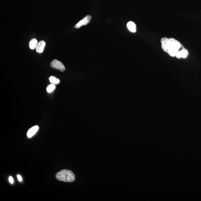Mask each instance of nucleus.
Returning <instances> with one entry per match:
<instances>
[{
    "label": "nucleus",
    "mask_w": 201,
    "mask_h": 201,
    "mask_svg": "<svg viewBox=\"0 0 201 201\" xmlns=\"http://www.w3.org/2000/svg\"><path fill=\"white\" fill-rule=\"evenodd\" d=\"M57 180L65 182H72L75 180V176L71 171L68 169L62 170L56 174Z\"/></svg>",
    "instance_id": "1"
},
{
    "label": "nucleus",
    "mask_w": 201,
    "mask_h": 201,
    "mask_svg": "<svg viewBox=\"0 0 201 201\" xmlns=\"http://www.w3.org/2000/svg\"><path fill=\"white\" fill-rule=\"evenodd\" d=\"M50 66L53 68L58 69L61 72L65 71V70L64 65L60 61L57 59L54 60L51 62Z\"/></svg>",
    "instance_id": "2"
},
{
    "label": "nucleus",
    "mask_w": 201,
    "mask_h": 201,
    "mask_svg": "<svg viewBox=\"0 0 201 201\" xmlns=\"http://www.w3.org/2000/svg\"><path fill=\"white\" fill-rule=\"evenodd\" d=\"M91 16L88 15L82 19V20L76 24L74 26V27L77 29H78L81 28V27L83 25H86L88 23L90 22L91 19Z\"/></svg>",
    "instance_id": "3"
},
{
    "label": "nucleus",
    "mask_w": 201,
    "mask_h": 201,
    "mask_svg": "<svg viewBox=\"0 0 201 201\" xmlns=\"http://www.w3.org/2000/svg\"><path fill=\"white\" fill-rule=\"evenodd\" d=\"M39 129V127L38 126H35L32 127L28 130V132L27 133V136L28 138H32L33 136Z\"/></svg>",
    "instance_id": "4"
},
{
    "label": "nucleus",
    "mask_w": 201,
    "mask_h": 201,
    "mask_svg": "<svg viewBox=\"0 0 201 201\" xmlns=\"http://www.w3.org/2000/svg\"><path fill=\"white\" fill-rule=\"evenodd\" d=\"M46 45L45 42L43 40L41 41L38 43L36 48L37 52L39 53H42L44 51V49Z\"/></svg>",
    "instance_id": "5"
},
{
    "label": "nucleus",
    "mask_w": 201,
    "mask_h": 201,
    "mask_svg": "<svg viewBox=\"0 0 201 201\" xmlns=\"http://www.w3.org/2000/svg\"><path fill=\"white\" fill-rule=\"evenodd\" d=\"M127 27L129 30L131 32H136V25L135 23L132 21L129 22L127 24Z\"/></svg>",
    "instance_id": "6"
},
{
    "label": "nucleus",
    "mask_w": 201,
    "mask_h": 201,
    "mask_svg": "<svg viewBox=\"0 0 201 201\" xmlns=\"http://www.w3.org/2000/svg\"><path fill=\"white\" fill-rule=\"evenodd\" d=\"M38 41L36 39H32L30 40L29 43V47L31 49L33 50L36 48L38 45Z\"/></svg>",
    "instance_id": "7"
},
{
    "label": "nucleus",
    "mask_w": 201,
    "mask_h": 201,
    "mask_svg": "<svg viewBox=\"0 0 201 201\" xmlns=\"http://www.w3.org/2000/svg\"><path fill=\"white\" fill-rule=\"evenodd\" d=\"M49 81L51 84H53V85H57V84H59L60 83V80L59 79L56 78L55 77L53 76H51L49 78Z\"/></svg>",
    "instance_id": "8"
},
{
    "label": "nucleus",
    "mask_w": 201,
    "mask_h": 201,
    "mask_svg": "<svg viewBox=\"0 0 201 201\" xmlns=\"http://www.w3.org/2000/svg\"><path fill=\"white\" fill-rule=\"evenodd\" d=\"M180 52L182 58H186L188 57V50L186 49L183 48L182 49L180 50Z\"/></svg>",
    "instance_id": "9"
},
{
    "label": "nucleus",
    "mask_w": 201,
    "mask_h": 201,
    "mask_svg": "<svg viewBox=\"0 0 201 201\" xmlns=\"http://www.w3.org/2000/svg\"><path fill=\"white\" fill-rule=\"evenodd\" d=\"M55 85L51 84L47 86V88H46V90H47V91L48 93H51V92H52L53 91L55 90Z\"/></svg>",
    "instance_id": "10"
},
{
    "label": "nucleus",
    "mask_w": 201,
    "mask_h": 201,
    "mask_svg": "<svg viewBox=\"0 0 201 201\" xmlns=\"http://www.w3.org/2000/svg\"><path fill=\"white\" fill-rule=\"evenodd\" d=\"M179 50L176 49H171L168 51V53L171 56L174 57L176 56V53Z\"/></svg>",
    "instance_id": "11"
},
{
    "label": "nucleus",
    "mask_w": 201,
    "mask_h": 201,
    "mask_svg": "<svg viewBox=\"0 0 201 201\" xmlns=\"http://www.w3.org/2000/svg\"><path fill=\"white\" fill-rule=\"evenodd\" d=\"M169 40V39H168L167 38L164 37L162 38L161 40L162 44H164V43H167V42Z\"/></svg>",
    "instance_id": "12"
},
{
    "label": "nucleus",
    "mask_w": 201,
    "mask_h": 201,
    "mask_svg": "<svg viewBox=\"0 0 201 201\" xmlns=\"http://www.w3.org/2000/svg\"><path fill=\"white\" fill-rule=\"evenodd\" d=\"M176 56L178 59H180V58H181V55L180 51H178L177 52H176Z\"/></svg>",
    "instance_id": "13"
},
{
    "label": "nucleus",
    "mask_w": 201,
    "mask_h": 201,
    "mask_svg": "<svg viewBox=\"0 0 201 201\" xmlns=\"http://www.w3.org/2000/svg\"><path fill=\"white\" fill-rule=\"evenodd\" d=\"M9 182H10L11 184H13V182H14V181H13V177H12L11 176H9Z\"/></svg>",
    "instance_id": "14"
},
{
    "label": "nucleus",
    "mask_w": 201,
    "mask_h": 201,
    "mask_svg": "<svg viewBox=\"0 0 201 201\" xmlns=\"http://www.w3.org/2000/svg\"><path fill=\"white\" fill-rule=\"evenodd\" d=\"M17 177L18 178L19 181H20V182H21L22 181V178L21 176H20V175H18Z\"/></svg>",
    "instance_id": "15"
}]
</instances>
